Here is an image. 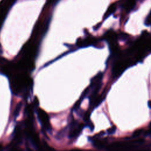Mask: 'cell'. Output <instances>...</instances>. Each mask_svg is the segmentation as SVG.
Listing matches in <instances>:
<instances>
[{
	"mask_svg": "<svg viewBox=\"0 0 151 151\" xmlns=\"http://www.w3.org/2000/svg\"><path fill=\"white\" fill-rule=\"evenodd\" d=\"M11 76V87L12 91L16 94L25 93L29 89L32 84L29 76L24 73L15 74Z\"/></svg>",
	"mask_w": 151,
	"mask_h": 151,
	"instance_id": "obj_1",
	"label": "cell"
},
{
	"mask_svg": "<svg viewBox=\"0 0 151 151\" xmlns=\"http://www.w3.org/2000/svg\"><path fill=\"white\" fill-rule=\"evenodd\" d=\"M38 116L42 124V126L47 130H49L50 127V123L49 121V118L48 117V115L46 114V113L44 112L43 110L39 109L38 111Z\"/></svg>",
	"mask_w": 151,
	"mask_h": 151,
	"instance_id": "obj_2",
	"label": "cell"
},
{
	"mask_svg": "<svg viewBox=\"0 0 151 151\" xmlns=\"http://www.w3.org/2000/svg\"><path fill=\"white\" fill-rule=\"evenodd\" d=\"M115 10H116V5H111V6H110V9L108 10V14H107L110 15V14L113 13Z\"/></svg>",
	"mask_w": 151,
	"mask_h": 151,
	"instance_id": "obj_3",
	"label": "cell"
},
{
	"mask_svg": "<svg viewBox=\"0 0 151 151\" xmlns=\"http://www.w3.org/2000/svg\"><path fill=\"white\" fill-rule=\"evenodd\" d=\"M146 21H147V24H151V12L150 14L148 15L147 19H146Z\"/></svg>",
	"mask_w": 151,
	"mask_h": 151,
	"instance_id": "obj_4",
	"label": "cell"
},
{
	"mask_svg": "<svg viewBox=\"0 0 151 151\" xmlns=\"http://www.w3.org/2000/svg\"><path fill=\"white\" fill-rule=\"evenodd\" d=\"M124 151H132L130 150H124ZM132 151H151L150 150H147V149H143V150H132Z\"/></svg>",
	"mask_w": 151,
	"mask_h": 151,
	"instance_id": "obj_5",
	"label": "cell"
},
{
	"mask_svg": "<svg viewBox=\"0 0 151 151\" xmlns=\"http://www.w3.org/2000/svg\"><path fill=\"white\" fill-rule=\"evenodd\" d=\"M148 133L149 134H151V123H150V124L149 126V129L148 130Z\"/></svg>",
	"mask_w": 151,
	"mask_h": 151,
	"instance_id": "obj_6",
	"label": "cell"
},
{
	"mask_svg": "<svg viewBox=\"0 0 151 151\" xmlns=\"http://www.w3.org/2000/svg\"><path fill=\"white\" fill-rule=\"evenodd\" d=\"M148 106H149L150 108H151V101H149L148 103Z\"/></svg>",
	"mask_w": 151,
	"mask_h": 151,
	"instance_id": "obj_7",
	"label": "cell"
},
{
	"mask_svg": "<svg viewBox=\"0 0 151 151\" xmlns=\"http://www.w3.org/2000/svg\"><path fill=\"white\" fill-rule=\"evenodd\" d=\"M70 151H83V150H70Z\"/></svg>",
	"mask_w": 151,
	"mask_h": 151,
	"instance_id": "obj_8",
	"label": "cell"
}]
</instances>
